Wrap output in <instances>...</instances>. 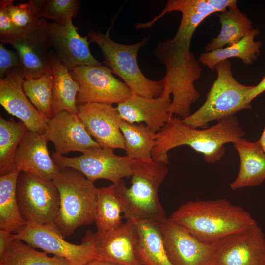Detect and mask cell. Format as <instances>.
<instances>
[{
	"mask_svg": "<svg viewBox=\"0 0 265 265\" xmlns=\"http://www.w3.org/2000/svg\"><path fill=\"white\" fill-rule=\"evenodd\" d=\"M21 67L18 56L12 50L0 44V78L11 69Z\"/></svg>",
	"mask_w": 265,
	"mask_h": 265,
	"instance_id": "8d00e7d4",
	"label": "cell"
},
{
	"mask_svg": "<svg viewBox=\"0 0 265 265\" xmlns=\"http://www.w3.org/2000/svg\"><path fill=\"white\" fill-rule=\"evenodd\" d=\"M8 44L17 53L25 80L38 79L53 71L48 54L52 45L44 19L21 32Z\"/></svg>",
	"mask_w": 265,
	"mask_h": 265,
	"instance_id": "4fadbf2b",
	"label": "cell"
},
{
	"mask_svg": "<svg viewBox=\"0 0 265 265\" xmlns=\"http://www.w3.org/2000/svg\"><path fill=\"white\" fill-rule=\"evenodd\" d=\"M159 222L166 253L173 265H212L214 242L200 241L168 218Z\"/></svg>",
	"mask_w": 265,
	"mask_h": 265,
	"instance_id": "5bb4252c",
	"label": "cell"
},
{
	"mask_svg": "<svg viewBox=\"0 0 265 265\" xmlns=\"http://www.w3.org/2000/svg\"><path fill=\"white\" fill-rule=\"evenodd\" d=\"M16 196L21 214L27 223L55 225L60 198L53 180L20 172Z\"/></svg>",
	"mask_w": 265,
	"mask_h": 265,
	"instance_id": "ba28073f",
	"label": "cell"
},
{
	"mask_svg": "<svg viewBox=\"0 0 265 265\" xmlns=\"http://www.w3.org/2000/svg\"><path fill=\"white\" fill-rule=\"evenodd\" d=\"M53 161L61 168L75 169L94 182L106 179L116 184L124 177H131L134 159L120 156L113 150L98 147L88 149L79 157L70 158L52 152Z\"/></svg>",
	"mask_w": 265,
	"mask_h": 265,
	"instance_id": "9c48e42d",
	"label": "cell"
},
{
	"mask_svg": "<svg viewBox=\"0 0 265 265\" xmlns=\"http://www.w3.org/2000/svg\"><path fill=\"white\" fill-rule=\"evenodd\" d=\"M38 251L33 247L15 239L0 257V265H71L64 258Z\"/></svg>",
	"mask_w": 265,
	"mask_h": 265,
	"instance_id": "1f68e13d",
	"label": "cell"
},
{
	"mask_svg": "<svg viewBox=\"0 0 265 265\" xmlns=\"http://www.w3.org/2000/svg\"><path fill=\"white\" fill-rule=\"evenodd\" d=\"M170 98L161 96L148 98L132 94L116 107L122 119L130 123L144 122L154 133H158L173 116Z\"/></svg>",
	"mask_w": 265,
	"mask_h": 265,
	"instance_id": "7402d4cb",
	"label": "cell"
},
{
	"mask_svg": "<svg viewBox=\"0 0 265 265\" xmlns=\"http://www.w3.org/2000/svg\"><path fill=\"white\" fill-rule=\"evenodd\" d=\"M240 159L237 177L230 184L232 190L253 187L265 180V153L258 141L250 142L242 138L233 143Z\"/></svg>",
	"mask_w": 265,
	"mask_h": 265,
	"instance_id": "603a6c76",
	"label": "cell"
},
{
	"mask_svg": "<svg viewBox=\"0 0 265 265\" xmlns=\"http://www.w3.org/2000/svg\"><path fill=\"white\" fill-rule=\"evenodd\" d=\"M87 265H121L117 264L112 263L110 262L102 261L98 260H94Z\"/></svg>",
	"mask_w": 265,
	"mask_h": 265,
	"instance_id": "ab89813d",
	"label": "cell"
},
{
	"mask_svg": "<svg viewBox=\"0 0 265 265\" xmlns=\"http://www.w3.org/2000/svg\"><path fill=\"white\" fill-rule=\"evenodd\" d=\"M265 91V76L261 81L256 85H254L246 97V102L251 104L252 100L258 95Z\"/></svg>",
	"mask_w": 265,
	"mask_h": 265,
	"instance_id": "f35d334b",
	"label": "cell"
},
{
	"mask_svg": "<svg viewBox=\"0 0 265 265\" xmlns=\"http://www.w3.org/2000/svg\"><path fill=\"white\" fill-rule=\"evenodd\" d=\"M20 171L0 176V230L16 233L26 224L18 204L16 185Z\"/></svg>",
	"mask_w": 265,
	"mask_h": 265,
	"instance_id": "83f0119b",
	"label": "cell"
},
{
	"mask_svg": "<svg viewBox=\"0 0 265 265\" xmlns=\"http://www.w3.org/2000/svg\"><path fill=\"white\" fill-rule=\"evenodd\" d=\"M54 77L52 72L35 79L25 80L23 90L35 107L47 118L52 117Z\"/></svg>",
	"mask_w": 265,
	"mask_h": 265,
	"instance_id": "d6a6232c",
	"label": "cell"
},
{
	"mask_svg": "<svg viewBox=\"0 0 265 265\" xmlns=\"http://www.w3.org/2000/svg\"><path fill=\"white\" fill-rule=\"evenodd\" d=\"M13 0H5L11 21L20 32L36 25L41 18L36 13L31 0L26 3L13 5Z\"/></svg>",
	"mask_w": 265,
	"mask_h": 265,
	"instance_id": "e575fe53",
	"label": "cell"
},
{
	"mask_svg": "<svg viewBox=\"0 0 265 265\" xmlns=\"http://www.w3.org/2000/svg\"><path fill=\"white\" fill-rule=\"evenodd\" d=\"M15 239L14 233L0 230V257L6 251Z\"/></svg>",
	"mask_w": 265,
	"mask_h": 265,
	"instance_id": "74e56055",
	"label": "cell"
},
{
	"mask_svg": "<svg viewBox=\"0 0 265 265\" xmlns=\"http://www.w3.org/2000/svg\"><path fill=\"white\" fill-rule=\"evenodd\" d=\"M25 80L21 67L8 71L0 78V103L7 112L20 120L27 129L43 134L49 119L31 103L23 89Z\"/></svg>",
	"mask_w": 265,
	"mask_h": 265,
	"instance_id": "9a60e30c",
	"label": "cell"
},
{
	"mask_svg": "<svg viewBox=\"0 0 265 265\" xmlns=\"http://www.w3.org/2000/svg\"><path fill=\"white\" fill-rule=\"evenodd\" d=\"M47 29L57 58L69 71L78 66L101 65L90 51L88 38L79 35L72 20L64 25L47 22Z\"/></svg>",
	"mask_w": 265,
	"mask_h": 265,
	"instance_id": "ffe728a7",
	"label": "cell"
},
{
	"mask_svg": "<svg viewBox=\"0 0 265 265\" xmlns=\"http://www.w3.org/2000/svg\"><path fill=\"white\" fill-rule=\"evenodd\" d=\"M12 23L5 0L0 1V41L1 44L8 43L20 33Z\"/></svg>",
	"mask_w": 265,
	"mask_h": 265,
	"instance_id": "d590c367",
	"label": "cell"
},
{
	"mask_svg": "<svg viewBox=\"0 0 265 265\" xmlns=\"http://www.w3.org/2000/svg\"><path fill=\"white\" fill-rule=\"evenodd\" d=\"M130 187L123 179L117 186L126 220L148 219L159 222L165 217L158 190L168 173L167 164L153 160H134Z\"/></svg>",
	"mask_w": 265,
	"mask_h": 265,
	"instance_id": "277c9868",
	"label": "cell"
},
{
	"mask_svg": "<svg viewBox=\"0 0 265 265\" xmlns=\"http://www.w3.org/2000/svg\"><path fill=\"white\" fill-rule=\"evenodd\" d=\"M133 222L138 236L136 255L141 264L173 265L166 253L159 222L148 219Z\"/></svg>",
	"mask_w": 265,
	"mask_h": 265,
	"instance_id": "cb8c5ba5",
	"label": "cell"
},
{
	"mask_svg": "<svg viewBox=\"0 0 265 265\" xmlns=\"http://www.w3.org/2000/svg\"><path fill=\"white\" fill-rule=\"evenodd\" d=\"M190 46L189 43L173 38L159 42L154 50L155 57L166 69L160 96L168 98L172 94L171 114L182 119L191 114V105L200 97L194 82L200 78L202 69Z\"/></svg>",
	"mask_w": 265,
	"mask_h": 265,
	"instance_id": "3957f363",
	"label": "cell"
},
{
	"mask_svg": "<svg viewBox=\"0 0 265 265\" xmlns=\"http://www.w3.org/2000/svg\"><path fill=\"white\" fill-rule=\"evenodd\" d=\"M217 15L221 25V30L218 36L207 44L205 47L206 52L235 44L253 29L251 20L237 6L229 7Z\"/></svg>",
	"mask_w": 265,
	"mask_h": 265,
	"instance_id": "4316f807",
	"label": "cell"
},
{
	"mask_svg": "<svg viewBox=\"0 0 265 265\" xmlns=\"http://www.w3.org/2000/svg\"><path fill=\"white\" fill-rule=\"evenodd\" d=\"M48 142L45 134L27 130L15 154V169L43 179L53 180L61 168L50 155Z\"/></svg>",
	"mask_w": 265,
	"mask_h": 265,
	"instance_id": "44dd1931",
	"label": "cell"
},
{
	"mask_svg": "<svg viewBox=\"0 0 265 265\" xmlns=\"http://www.w3.org/2000/svg\"><path fill=\"white\" fill-rule=\"evenodd\" d=\"M27 128L21 121L0 117V176L15 169L14 159L18 146Z\"/></svg>",
	"mask_w": 265,
	"mask_h": 265,
	"instance_id": "4dcf8cb0",
	"label": "cell"
},
{
	"mask_svg": "<svg viewBox=\"0 0 265 265\" xmlns=\"http://www.w3.org/2000/svg\"><path fill=\"white\" fill-rule=\"evenodd\" d=\"M123 207L117 186L112 184L97 188V198L94 222L97 232L103 234L122 224Z\"/></svg>",
	"mask_w": 265,
	"mask_h": 265,
	"instance_id": "f1b7e54d",
	"label": "cell"
},
{
	"mask_svg": "<svg viewBox=\"0 0 265 265\" xmlns=\"http://www.w3.org/2000/svg\"><path fill=\"white\" fill-rule=\"evenodd\" d=\"M79 84L77 104L121 103L132 94L129 87L112 75L106 66H81L70 70Z\"/></svg>",
	"mask_w": 265,
	"mask_h": 265,
	"instance_id": "8fae6325",
	"label": "cell"
},
{
	"mask_svg": "<svg viewBox=\"0 0 265 265\" xmlns=\"http://www.w3.org/2000/svg\"><path fill=\"white\" fill-rule=\"evenodd\" d=\"M260 34L258 29H253L247 35L238 42L231 46L202 53L199 62L211 70H214L221 61L230 58H238L246 65L253 64L260 53L262 43L255 40Z\"/></svg>",
	"mask_w": 265,
	"mask_h": 265,
	"instance_id": "484cf974",
	"label": "cell"
},
{
	"mask_svg": "<svg viewBox=\"0 0 265 265\" xmlns=\"http://www.w3.org/2000/svg\"><path fill=\"white\" fill-rule=\"evenodd\" d=\"M258 141L262 149L265 153V125L262 134Z\"/></svg>",
	"mask_w": 265,
	"mask_h": 265,
	"instance_id": "60d3db41",
	"label": "cell"
},
{
	"mask_svg": "<svg viewBox=\"0 0 265 265\" xmlns=\"http://www.w3.org/2000/svg\"><path fill=\"white\" fill-rule=\"evenodd\" d=\"M120 130L124 139L126 156L134 160L149 161L153 160L152 150L157 133L153 132L143 123H130L122 120Z\"/></svg>",
	"mask_w": 265,
	"mask_h": 265,
	"instance_id": "f546056e",
	"label": "cell"
},
{
	"mask_svg": "<svg viewBox=\"0 0 265 265\" xmlns=\"http://www.w3.org/2000/svg\"><path fill=\"white\" fill-rule=\"evenodd\" d=\"M77 107L87 132L102 147L125 149L120 130L122 119L116 107L97 103L79 104Z\"/></svg>",
	"mask_w": 265,
	"mask_h": 265,
	"instance_id": "ac0fdd59",
	"label": "cell"
},
{
	"mask_svg": "<svg viewBox=\"0 0 265 265\" xmlns=\"http://www.w3.org/2000/svg\"><path fill=\"white\" fill-rule=\"evenodd\" d=\"M49 58L54 77L52 117L62 111L77 114L76 98L79 84L55 55L52 54Z\"/></svg>",
	"mask_w": 265,
	"mask_h": 265,
	"instance_id": "d4e9b609",
	"label": "cell"
},
{
	"mask_svg": "<svg viewBox=\"0 0 265 265\" xmlns=\"http://www.w3.org/2000/svg\"><path fill=\"white\" fill-rule=\"evenodd\" d=\"M14 235L15 239L47 253L63 258L71 265H87L96 260L93 242L86 234L79 245L66 241L54 225L27 223Z\"/></svg>",
	"mask_w": 265,
	"mask_h": 265,
	"instance_id": "30bf717a",
	"label": "cell"
},
{
	"mask_svg": "<svg viewBox=\"0 0 265 265\" xmlns=\"http://www.w3.org/2000/svg\"><path fill=\"white\" fill-rule=\"evenodd\" d=\"M96 260L121 265H142L136 255L137 231L133 221L126 220L117 228L103 234L87 231Z\"/></svg>",
	"mask_w": 265,
	"mask_h": 265,
	"instance_id": "2e32d148",
	"label": "cell"
},
{
	"mask_svg": "<svg viewBox=\"0 0 265 265\" xmlns=\"http://www.w3.org/2000/svg\"><path fill=\"white\" fill-rule=\"evenodd\" d=\"M244 132L235 116L218 121L206 129L199 130L173 116L157 133L151 153L153 160L169 163L168 152L182 145H188L203 154L205 161L213 164L219 161L225 152L224 145L243 138Z\"/></svg>",
	"mask_w": 265,
	"mask_h": 265,
	"instance_id": "6da1fadb",
	"label": "cell"
},
{
	"mask_svg": "<svg viewBox=\"0 0 265 265\" xmlns=\"http://www.w3.org/2000/svg\"><path fill=\"white\" fill-rule=\"evenodd\" d=\"M39 18L53 20L64 25L76 16L80 8L78 0H32Z\"/></svg>",
	"mask_w": 265,
	"mask_h": 265,
	"instance_id": "836d02e7",
	"label": "cell"
},
{
	"mask_svg": "<svg viewBox=\"0 0 265 265\" xmlns=\"http://www.w3.org/2000/svg\"><path fill=\"white\" fill-rule=\"evenodd\" d=\"M60 198L55 224L63 236L72 234L78 227L94 222L97 188L79 171L61 168L53 180Z\"/></svg>",
	"mask_w": 265,
	"mask_h": 265,
	"instance_id": "5b68a950",
	"label": "cell"
},
{
	"mask_svg": "<svg viewBox=\"0 0 265 265\" xmlns=\"http://www.w3.org/2000/svg\"><path fill=\"white\" fill-rule=\"evenodd\" d=\"M168 218L208 244L258 224L242 207L224 199L188 201Z\"/></svg>",
	"mask_w": 265,
	"mask_h": 265,
	"instance_id": "7a4b0ae2",
	"label": "cell"
},
{
	"mask_svg": "<svg viewBox=\"0 0 265 265\" xmlns=\"http://www.w3.org/2000/svg\"><path fill=\"white\" fill-rule=\"evenodd\" d=\"M237 4L236 0H169L159 14L148 22L138 23L135 27H150L165 14L179 11L182 18L173 38L190 44L196 29L205 18L213 13L223 12L229 7L237 6Z\"/></svg>",
	"mask_w": 265,
	"mask_h": 265,
	"instance_id": "e0dca14e",
	"label": "cell"
},
{
	"mask_svg": "<svg viewBox=\"0 0 265 265\" xmlns=\"http://www.w3.org/2000/svg\"><path fill=\"white\" fill-rule=\"evenodd\" d=\"M88 36L90 42L96 43L101 48L103 63L122 79L132 94L148 98L161 95L164 88L163 80L148 79L137 63L138 51L148 42V37L135 44H123L110 39L108 33L92 31Z\"/></svg>",
	"mask_w": 265,
	"mask_h": 265,
	"instance_id": "52a82bcc",
	"label": "cell"
},
{
	"mask_svg": "<svg viewBox=\"0 0 265 265\" xmlns=\"http://www.w3.org/2000/svg\"><path fill=\"white\" fill-rule=\"evenodd\" d=\"M212 265H265V236L258 224L214 242Z\"/></svg>",
	"mask_w": 265,
	"mask_h": 265,
	"instance_id": "7c38bea8",
	"label": "cell"
},
{
	"mask_svg": "<svg viewBox=\"0 0 265 265\" xmlns=\"http://www.w3.org/2000/svg\"><path fill=\"white\" fill-rule=\"evenodd\" d=\"M217 77L203 105L187 118L182 119L188 125L206 129L211 121H219L235 115L241 110L251 109L246 97L254 85L240 83L234 77L230 61L225 60L215 67Z\"/></svg>",
	"mask_w": 265,
	"mask_h": 265,
	"instance_id": "8992f818",
	"label": "cell"
},
{
	"mask_svg": "<svg viewBox=\"0 0 265 265\" xmlns=\"http://www.w3.org/2000/svg\"><path fill=\"white\" fill-rule=\"evenodd\" d=\"M48 141L54 145L55 152L63 155L71 151L85 152L102 147L87 132L77 114L62 111L49 119L45 133Z\"/></svg>",
	"mask_w": 265,
	"mask_h": 265,
	"instance_id": "d6986e66",
	"label": "cell"
}]
</instances>
